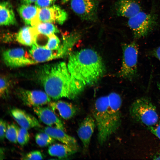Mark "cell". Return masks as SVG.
Listing matches in <instances>:
<instances>
[{
    "label": "cell",
    "instance_id": "1",
    "mask_svg": "<svg viewBox=\"0 0 160 160\" xmlns=\"http://www.w3.org/2000/svg\"><path fill=\"white\" fill-rule=\"evenodd\" d=\"M38 74L45 92L53 100L63 97L75 99L85 87L72 76L64 62L45 65L40 68Z\"/></svg>",
    "mask_w": 160,
    "mask_h": 160
},
{
    "label": "cell",
    "instance_id": "2",
    "mask_svg": "<svg viewBox=\"0 0 160 160\" xmlns=\"http://www.w3.org/2000/svg\"><path fill=\"white\" fill-rule=\"evenodd\" d=\"M67 64L72 76L85 86L97 83L105 71L101 57L96 51L90 49H82L71 54Z\"/></svg>",
    "mask_w": 160,
    "mask_h": 160
},
{
    "label": "cell",
    "instance_id": "3",
    "mask_svg": "<svg viewBox=\"0 0 160 160\" xmlns=\"http://www.w3.org/2000/svg\"><path fill=\"white\" fill-rule=\"evenodd\" d=\"M108 95L98 98L95 101L93 115L97 127V139L101 145L104 143L111 135L108 112Z\"/></svg>",
    "mask_w": 160,
    "mask_h": 160
},
{
    "label": "cell",
    "instance_id": "4",
    "mask_svg": "<svg viewBox=\"0 0 160 160\" xmlns=\"http://www.w3.org/2000/svg\"><path fill=\"white\" fill-rule=\"evenodd\" d=\"M129 112L135 121L147 127L154 126L158 122L156 107L148 97H142L135 100L131 104Z\"/></svg>",
    "mask_w": 160,
    "mask_h": 160
},
{
    "label": "cell",
    "instance_id": "5",
    "mask_svg": "<svg viewBox=\"0 0 160 160\" xmlns=\"http://www.w3.org/2000/svg\"><path fill=\"white\" fill-rule=\"evenodd\" d=\"M123 57L119 76L131 81L137 75L138 47L135 41L122 46Z\"/></svg>",
    "mask_w": 160,
    "mask_h": 160
},
{
    "label": "cell",
    "instance_id": "6",
    "mask_svg": "<svg viewBox=\"0 0 160 160\" xmlns=\"http://www.w3.org/2000/svg\"><path fill=\"white\" fill-rule=\"evenodd\" d=\"M157 20V15L154 13L140 11L129 19L128 25L134 37L138 39L149 34L156 25Z\"/></svg>",
    "mask_w": 160,
    "mask_h": 160
},
{
    "label": "cell",
    "instance_id": "7",
    "mask_svg": "<svg viewBox=\"0 0 160 160\" xmlns=\"http://www.w3.org/2000/svg\"><path fill=\"white\" fill-rule=\"evenodd\" d=\"M97 1L96 0H71V6L74 12L83 20L94 21L97 18Z\"/></svg>",
    "mask_w": 160,
    "mask_h": 160
},
{
    "label": "cell",
    "instance_id": "8",
    "mask_svg": "<svg viewBox=\"0 0 160 160\" xmlns=\"http://www.w3.org/2000/svg\"><path fill=\"white\" fill-rule=\"evenodd\" d=\"M17 94L23 104L30 107L42 106L51 101V98L47 94L41 90L19 89Z\"/></svg>",
    "mask_w": 160,
    "mask_h": 160
},
{
    "label": "cell",
    "instance_id": "9",
    "mask_svg": "<svg viewBox=\"0 0 160 160\" xmlns=\"http://www.w3.org/2000/svg\"><path fill=\"white\" fill-rule=\"evenodd\" d=\"M2 57L5 64L10 68L20 67L36 63L32 58L26 57L25 51L20 48L5 50L3 53Z\"/></svg>",
    "mask_w": 160,
    "mask_h": 160
},
{
    "label": "cell",
    "instance_id": "10",
    "mask_svg": "<svg viewBox=\"0 0 160 160\" xmlns=\"http://www.w3.org/2000/svg\"><path fill=\"white\" fill-rule=\"evenodd\" d=\"M108 112L111 132L112 135L118 129L121 124L120 109L122 100L118 94L113 92L108 95Z\"/></svg>",
    "mask_w": 160,
    "mask_h": 160
},
{
    "label": "cell",
    "instance_id": "11",
    "mask_svg": "<svg viewBox=\"0 0 160 160\" xmlns=\"http://www.w3.org/2000/svg\"><path fill=\"white\" fill-rule=\"evenodd\" d=\"M40 22L56 23L62 25L68 18L66 12L60 6H51L40 8L39 13Z\"/></svg>",
    "mask_w": 160,
    "mask_h": 160
},
{
    "label": "cell",
    "instance_id": "12",
    "mask_svg": "<svg viewBox=\"0 0 160 160\" xmlns=\"http://www.w3.org/2000/svg\"><path fill=\"white\" fill-rule=\"evenodd\" d=\"M33 111L39 120L48 127L65 129L62 121L49 107H33Z\"/></svg>",
    "mask_w": 160,
    "mask_h": 160
},
{
    "label": "cell",
    "instance_id": "13",
    "mask_svg": "<svg viewBox=\"0 0 160 160\" xmlns=\"http://www.w3.org/2000/svg\"><path fill=\"white\" fill-rule=\"evenodd\" d=\"M31 58L36 63L46 62L63 57L59 51L47 49L37 44L33 45L29 50Z\"/></svg>",
    "mask_w": 160,
    "mask_h": 160
},
{
    "label": "cell",
    "instance_id": "14",
    "mask_svg": "<svg viewBox=\"0 0 160 160\" xmlns=\"http://www.w3.org/2000/svg\"><path fill=\"white\" fill-rule=\"evenodd\" d=\"M96 125L94 118L88 116L82 121L77 129V135L85 150L88 148Z\"/></svg>",
    "mask_w": 160,
    "mask_h": 160
},
{
    "label": "cell",
    "instance_id": "15",
    "mask_svg": "<svg viewBox=\"0 0 160 160\" xmlns=\"http://www.w3.org/2000/svg\"><path fill=\"white\" fill-rule=\"evenodd\" d=\"M115 7L116 13L118 16L128 19L140 12L141 9L137 0H117Z\"/></svg>",
    "mask_w": 160,
    "mask_h": 160
},
{
    "label": "cell",
    "instance_id": "16",
    "mask_svg": "<svg viewBox=\"0 0 160 160\" xmlns=\"http://www.w3.org/2000/svg\"><path fill=\"white\" fill-rule=\"evenodd\" d=\"M10 112L13 119L21 127L28 130L41 127L36 118L23 110L14 108L11 110Z\"/></svg>",
    "mask_w": 160,
    "mask_h": 160
},
{
    "label": "cell",
    "instance_id": "17",
    "mask_svg": "<svg viewBox=\"0 0 160 160\" xmlns=\"http://www.w3.org/2000/svg\"><path fill=\"white\" fill-rule=\"evenodd\" d=\"M48 105L57 116L65 120L71 118L77 112L76 107L72 103L62 100L51 101Z\"/></svg>",
    "mask_w": 160,
    "mask_h": 160
},
{
    "label": "cell",
    "instance_id": "18",
    "mask_svg": "<svg viewBox=\"0 0 160 160\" xmlns=\"http://www.w3.org/2000/svg\"><path fill=\"white\" fill-rule=\"evenodd\" d=\"M39 8L35 5L22 4L18 7L19 14L25 24L34 26L40 23Z\"/></svg>",
    "mask_w": 160,
    "mask_h": 160
},
{
    "label": "cell",
    "instance_id": "19",
    "mask_svg": "<svg viewBox=\"0 0 160 160\" xmlns=\"http://www.w3.org/2000/svg\"><path fill=\"white\" fill-rule=\"evenodd\" d=\"M33 26H25L21 28L15 35L16 41L20 43L25 46L31 47L37 44L38 35Z\"/></svg>",
    "mask_w": 160,
    "mask_h": 160
},
{
    "label": "cell",
    "instance_id": "20",
    "mask_svg": "<svg viewBox=\"0 0 160 160\" xmlns=\"http://www.w3.org/2000/svg\"><path fill=\"white\" fill-rule=\"evenodd\" d=\"M78 149V147L64 143H56L50 145L48 152L51 156L62 159L66 158L75 153Z\"/></svg>",
    "mask_w": 160,
    "mask_h": 160
},
{
    "label": "cell",
    "instance_id": "21",
    "mask_svg": "<svg viewBox=\"0 0 160 160\" xmlns=\"http://www.w3.org/2000/svg\"><path fill=\"white\" fill-rule=\"evenodd\" d=\"M60 129L47 127L44 131L52 137L63 143L78 147L77 141L73 137L66 133Z\"/></svg>",
    "mask_w": 160,
    "mask_h": 160
},
{
    "label": "cell",
    "instance_id": "22",
    "mask_svg": "<svg viewBox=\"0 0 160 160\" xmlns=\"http://www.w3.org/2000/svg\"><path fill=\"white\" fill-rule=\"evenodd\" d=\"M15 13L11 4L3 1L0 5V24L2 26L13 25L16 23Z\"/></svg>",
    "mask_w": 160,
    "mask_h": 160
},
{
    "label": "cell",
    "instance_id": "23",
    "mask_svg": "<svg viewBox=\"0 0 160 160\" xmlns=\"http://www.w3.org/2000/svg\"><path fill=\"white\" fill-rule=\"evenodd\" d=\"M33 27L39 34L47 36L59 32L57 28L51 23L40 22Z\"/></svg>",
    "mask_w": 160,
    "mask_h": 160
},
{
    "label": "cell",
    "instance_id": "24",
    "mask_svg": "<svg viewBox=\"0 0 160 160\" xmlns=\"http://www.w3.org/2000/svg\"><path fill=\"white\" fill-rule=\"evenodd\" d=\"M35 140L36 144L42 147L48 146L53 143L55 140L44 132L37 133L35 136Z\"/></svg>",
    "mask_w": 160,
    "mask_h": 160
},
{
    "label": "cell",
    "instance_id": "25",
    "mask_svg": "<svg viewBox=\"0 0 160 160\" xmlns=\"http://www.w3.org/2000/svg\"><path fill=\"white\" fill-rule=\"evenodd\" d=\"M19 128L14 124H7L5 137L10 142L16 143Z\"/></svg>",
    "mask_w": 160,
    "mask_h": 160
},
{
    "label": "cell",
    "instance_id": "26",
    "mask_svg": "<svg viewBox=\"0 0 160 160\" xmlns=\"http://www.w3.org/2000/svg\"><path fill=\"white\" fill-rule=\"evenodd\" d=\"M30 139V136L28 130L21 127L19 128L17 137V143L23 146L28 143Z\"/></svg>",
    "mask_w": 160,
    "mask_h": 160
},
{
    "label": "cell",
    "instance_id": "27",
    "mask_svg": "<svg viewBox=\"0 0 160 160\" xmlns=\"http://www.w3.org/2000/svg\"><path fill=\"white\" fill-rule=\"evenodd\" d=\"M9 82L5 77H0V95L1 97L4 98L8 95L9 89Z\"/></svg>",
    "mask_w": 160,
    "mask_h": 160
},
{
    "label": "cell",
    "instance_id": "28",
    "mask_svg": "<svg viewBox=\"0 0 160 160\" xmlns=\"http://www.w3.org/2000/svg\"><path fill=\"white\" fill-rule=\"evenodd\" d=\"M43 157L41 153L39 151H34L27 153L23 158L24 160H41Z\"/></svg>",
    "mask_w": 160,
    "mask_h": 160
},
{
    "label": "cell",
    "instance_id": "29",
    "mask_svg": "<svg viewBox=\"0 0 160 160\" xmlns=\"http://www.w3.org/2000/svg\"><path fill=\"white\" fill-rule=\"evenodd\" d=\"M56 0H37L35 2V5L39 8L50 7Z\"/></svg>",
    "mask_w": 160,
    "mask_h": 160
},
{
    "label": "cell",
    "instance_id": "30",
    "mask_svg": "<svg viewBox=\"0 0 160 160\" xmlns=\"http://www.w3.org/2000/svg\"><path fill=\"white\" fill-rule=\"evenodd\" d=\"M7 126L6 122L1 119L0 121V139L1 140H3L5 137Z\"/></svg>",
    "mask_w": 160,
    "mask_h": 160
},
{
    "label": "cell",
    "instance_id": "31",
    "mask_svg": "<svg viewBox=\"0 0 160 160\" xmlns=\"http://www.w3.org/2000/svg\"><path fill=\"white\" fill-rule=\"evenodd\" d=\"M148 129L160 140V122L154 126L148 127Z\"/></svg>",
    "mask_w": 160,
    "mask_h": 160
},
{
    "label": "cell",
    "instance_id": "32",
    "mask_svg": "<svg viewBox=\"0 0 160 160\" xmlns=\"http://www.w3.org/2000/svg\"><path fill=\"white\" fill-rule=\"evenodd\" d=\"M152 55L160 61V46L154 49L151 53Z\"/></svg>",
    "mask_w": 160,
    "mask_h": 160
},
{
    "label": "cell",
    "instance_id": "33",
    "mask_svg": "<svg viewBox=\"0 0 160 160\" xmlns=\"http://www.w3.org/2000/svg\"><path fill=\"white\" fill-rule=\"evenodd\" d=\"M22 4H30L35 2L37 0H20Z\"/></svg>",
    "mask_w": 160,
    "mask_h": 160
},
{
    "label": "cell",
    "instance_id": "34",
    "mask_svg": "<svg viewBox=\"0 0 160 160\" xmlns=\"http://www.w3.org/2000/svg\"><path fill=\"white\" fill-rule=\"evenodd\" d=\"M153 159L160 160V151L156 153L153 157Z\"/></svg>",
    "mask_w": 160,
    "mask_h": 160
},
{
    "label": "cell",
    "instance_id": "35",
    "mask_svg": "<svg viewBox=\"0 0 160 160\" xmlns=\"http://www.w3.org/2000/svg\"><path fill=\"white\" fill-rule=\"evenodd\" d=\"M70 0H62V2L64 3H66Z\"/></svg>",
    "mask_w": 160,
    "mask_h": 160
},
{
    "label": "cell",
    "instance_id": "36",
    "mask_svg": "<svg viewBox=\"0 0 160 160\" xmlns=\"http://www.w3.org/2000/svg\"><path fill=\"white\" fill-rule=\"evenodd\" d=\"M158 87H159V89L160 90V82L158 84Z\"/></svg>",
    "mask_w": 160,
    "mask_h": 160
}]
</instances>
